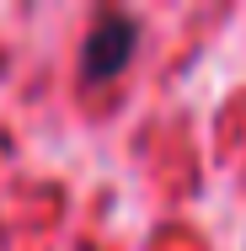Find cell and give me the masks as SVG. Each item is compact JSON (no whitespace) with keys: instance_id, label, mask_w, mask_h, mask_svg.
Listing matches in <instances>:
<instances>
[{"instance_id":"1","label":"cell","mask_w":246,"mask_h":251,"mask_svg":"<svg viewBox=\"0 0 246 251\" xmlns=\"http://www.w3.org/2000/svg\"><path fill=\"white\" fill-rule=\"evenodd\" d=\"M134 43H139V22H134L129 11L97 16L91 38H86V49H81V80L97 86V80H107V75H118V70L134 59Z\"/></svg>"}]
</instances>
